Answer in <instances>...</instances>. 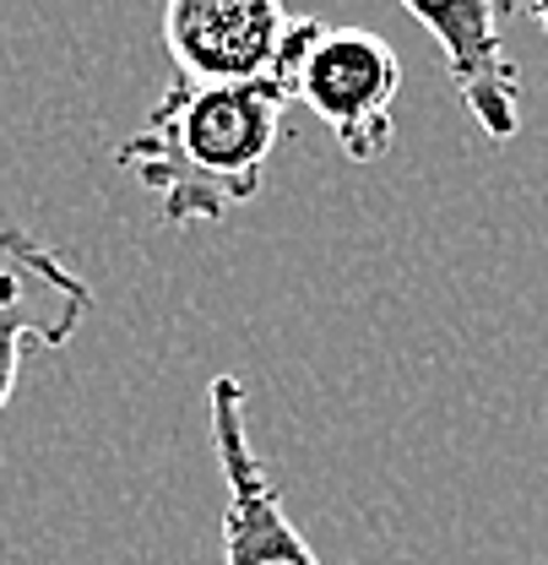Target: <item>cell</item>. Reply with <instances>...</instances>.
<instances>
[{"mask_svg":"<svg viewBox=\"0 0 548 565\" xmlns=\"http://www.w3.org/2000/svg\"><path fill=\"white\" fill-rule=\"evenodd\" d=\"M93 310V282L28 228H0V414L17 397L22 359L66 349Z\"/></svg>","mask_w":548,"mask_h":565,"instance_id":"277c9868","label":"cell"},{"mask_svg":"<svg viewBox=\"0 0 548 565\" xmlns=\"http://www.w3.org/2000/svg\"><path fill=\"white\" fill-rule=\"evenodd\" d=\"M288 104L293 93L282 82L206 87L174 76L141 131L115 147V163L158 196V217L169 228L223 223L234 207L261 196Z\"/></svg>","mask_w":548,"mask_h":565,"instance_id":"6da1fadb","label":"cell"},{"mask_svg":"<svg viewBox=\"0 0 548 565\" xmlns=\"http://www.w3.org/2000/svg\"><path fill=\"white\" fill-rule=\"evenodd\" d=\"M527 17H533V22L548 33V0H533V6H527Z\"/></svg>","mask_w":548,"mask_h":565,"instance_id":"52a82bcc","label":"cell"},{"mask_svg":"<svg viewBox=\"0 0 548 565\" xmlns=\"http://www.w3.org/2000/svg\"><path fill=\"white\" fill-rule=\"evenodd\" d=\"M277 82L337 137L353 163H375L391 152L397 141L391 104L402 87V61L380 33L299 17L288 33Z\"/></svg>","mask_w":548,"mask_h":565,"instance_id":"7a4b0ae2","label":"cell"},{"mask_svg":"<svg viewBox=\"0 0 548 565\" xmlns=\"http://www.w3.org/2000/svg\"><path fill=\"white\" fill-rule=\"evenodd\" d=\"M412 22H423L445 55L451 87L473 109L488 141H511L522 131V71L499 44L505 6H408Z\"/></svg>","mask_w":548,"mask_h":565,"instance_id":"8992f818","label":"cell"},{"mask_svg":"<svg viewBox=\"0 0 548 565\" xmlns=\"http://www.w3.org/2000/svg\"><path fill=\"white\" fill-rule=\"evenodd\" d=\"M293 22L277 0H174L163 11V44L185 82H277Z\"/></svg>","mask_w":548,"mask_h":565,"instance_id":"5b68a950","label":"cell"},{"mask_svg":"<svg viewBox=\"0 0 548 565\" xmlns=\"http://www.w3.org/2000/svg\"><path fill=\"white\" fill-rule=\"evenodd\" d=\"M206 419L223 473V565H321V555L293 527L267 457L250 440L239 375H217L206 386Z\"/></svg>","mask_w":548,"mask_h":565,"instance_id":"3957f363","label":"cell"}]
</instances>
